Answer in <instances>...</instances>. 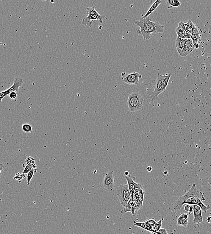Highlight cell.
I'll list each match as a JSON object with an SVG mask.
<instances>
[{
    "mask_svg": "<svg viewBox=\"0 0 211 234\" xmlns=\"http://www.w3.org/2000/svg\"><path fill=\"white\" fill-rule=\"evenodd\" d=\"M193 43H198L201 39V33L200 34H191L190 38Z\"/></svg>",
    "mask_w": 211,
    "mask_h": 234,
    "instance_id": "cell-23",
    "label": "cell"
},
{
    "mask_svg": "<svg viewBox=\"0 0 211 234\" xmlns=\"http://www.w3.org/2000/svg\"><path fill=\"white\" fill-rule=\"evenodd\" d=\"M134 24L140 28L137 30V33L142 36L145 40H149L152 36H157L164 32L163 25L159 22L152 21L148 17L135 21Z\"/></svg>",
    "mask_w": 211,
    "mask_h": 234,
    "instance_id": "cell-1",
    "label": "cell"
},
{
    "mask_svg": "<svg viewBox=\"0 0 211 234\" xmlns=\"http://www.w3.org/2000/svg\"><path fill=\"white\" fill-rule=\"evenodd\" d=\"M156 234H168V232H167V230L165 229V228H161L156 232Z\"/></svg>",
    "mask_w": 211,
    "mask_h": 234,
    "instance_id": "cell-30",
    "label": "cell"
},
{
    "mask_svg": "<svg viewBox=\"0 0 211 234\" xmlns=\"http://www.w3.org/2000/svg\"><path fill=\"white\" fill-rule=\"evenodd\" d=\"M162 3V0H156V1H155L154 3H153V5H152V6H151V7L149 8V9L148 10L146 15H145L144 16H143L142 18H145L148 17L152 13L154 12V11L157 9V8L159 7V6Z\"/></svg>",
    "mask_w": 211,
    "mask_h": 234,
    "instance_id": "cell-14",
    "label": "cell"
},
{
    "mask_svg": "<svg viewBox=\"0 0 211 234\" xmlns=\"http://www.w3.org/2000/svg\"><path fill=\"white\" fill-rule=\"evenodd\" d=\"M25 162L27 165H29V166H33L35 164V160L34 158L30 157V156H29L26 158L25 160Z\"/></svg>",
    "mask_w": 211,
    "mask_h": 234,
    "instance_id": "cell-24",
    "label": "cell"
},
{
    "mask_svg": "<svg viewBox=\"0 0 211 234\" xmlns=\"http://www.w3.org/2000/svg\"><path fill=\"white\" fill-rule=\"evenodd\" d=\"M4 166L2 163H0V174H1V171L3 170V169H4ZM0 181H1V177H0Z\"/></svg>",
    "mask_w": 211,
    "mask_h": 234,
    "instance_id": "cell-31",
    "label": "cell"
},
{
    "mask_svg": "<svg viewBox=\"0 0 211 234\" xmlns=\"http://www.w3.org/2000/svg\"><path fill=\"white\" fill-rule=\"evenodd\" d=\"M190 206L189 205H186L185 206L184 209L185 211H187V212H188L189 210V208H190Z\"/></svg>",
    "mask_w": 211,
    "mask_h": 234,
    "instance_id": "cell-33",
    "label": "cell"
},
{
    "mask_svg": "<svg viewBox=\"0 0 211 234\" xmlns=\"http://www.w3.org/2000/svg\"><path fill=\"white\" fill-rule=\"evenodd\" d=\"M9 97L10 99H12V100H14V99L16 98L17 94L16 92H15V91H13V92L10 93L9 94Z\"/></svg>",
    "mask_w": 211,
    "mask_h": 234,
    "instance_id": "cell-29",
    "label": "cell"
},
{
    "mask_svg": "<svg viewBox=\"0 0 211 234\" xmlns=\"http://www.w3.org/2000/svg\"><path fill=\"white\" fill-rule=\"evenodd\" d=\"M194 25L195 24H194L191 20H189L186 23H184L185 29H186L187 34H188L190 38L191 36L192 30Z\"/></svg>",
    "mask_w": 211,
    "mask_h": 234,
    "instance_id": "cell-18",
    "label": "cell"
},
{
    "mask_svg": "<svg viewBox=\"0 0 211 234\" xmlns=\"http://www.w3.org/2000/svg\"><path fill=\"white\" fill-rule=\"evenodd\" d=\"M191 198H198L201 201H205V198L204 196V193L200 191L197 188L195 184L192 185L190 189L183 196H181L178 198L175 204L174 209L175 210H178L182 208L184 205L185 202L187 199Z\"/></svg>",
    "mask_w": 211,
    "mask_h": 234,
    "instance_id": "cell-3",
    "label": "cell"
},
{
    "mask_svg": "<svg viewBox=\"0 0 211 234\" xmlns=\"http://www.w3.org/2000/svg\"><path fill=\"white\" fill-rule=\"evenodd\" d=\"M156 222H157V221L154 218L148 219L146 220L145 221V223L150 225L152 227H153L156 223Z\"/></svg>",
    "mask_w": 211,
    "mask_h": 234,
    "instance_id": "cell-27",
    "label": "cell"
},
{
    "mask_svg": "<svg viewBox=\"0 0 211 234\" xmlns=\"http://www.w3.org/2000/svg\"><path fill=\"white\" fill-rule=\"evenodd\" d=\"M24 178H25V174H20V173H16L14 177L15 180L18 181H21Z\"/></svg>",
    "mask_w": 211,
    "mask_h": 234,
    "instance_id": "cell-26",
    "label": "cell"
},
{
    "mask_svg": "<svg viewBox=\"0 0 211 234\" xmlns=\"http://www.w3.org/2000/svg\"><path fill=\"white\" fill-rule=\"evenodd\" d=\"M210 219H211V217H208V218L207 219V221H208L209 223H210V222H211Z\"/></svg>",
    "mask_w": 211,
    "mask_h": 234,
    "instance_id": "cell-36",
    "label": "cell"
},
{
    "mask_svg": "<svg viewBox=\"0 0 211 234\" xmlns=\"http://www.w3.org/2000/svg\"><path fill=\"white\" fill-rule=\"evenodd\" d=\"M51 3H53L54 2V0H51Z\"/></svg>",
    "mask_w": 211,
    "mask_h": 234,
    "instance_id": "cell-39",
    "label": "cell"
},
{
    "mask_svg": "<svg viewBox=\"0 0 211 234\" xmlns=\"http://www.w3.org/2000/svg\"><path fill=\"white\" fill-rule=\"evenodd\" d=\"M171 77V74L162 75L158 73L154 90L149 96L151 103L154 102L160 94L165 91Z\"/></svg>",
    "mask_w": 211,
    "mask_h": 234,
    "instance_id": "cell-2",
    "label": "cell"
},
{
    "mask_svg": "<svg viewBox=\"0 0 211 234\" xmlns=\"http://www.w3.org/2000/svg\"><path fill=\"white\" fill-rule=\"evenodd\" d=\"M23 131L25 133H32L33 128L31 125L28 124H24L22 126Z\"/></svg>",
    "mask_w": 211,
    "mask_h": 234,
    "instance_id": "cell-22",
    "label": "cell"
},
{
    "mask_svg": "<svg viewBox=\"0 0 211 234\" xmlns=\"http://www.w3.org/2000/svg\"><path fill=\"white\" fill-rule=\"evenodd\" d=\"M176 34H177V38H181L183 39L187 38L186 36L185 35L184 32H183L178 27H177V28H176Z\"/></svg>",
    "mask_w": 211,
    "mask_h": 234,
    "instance_id": "cell-25",
    "label": "cell"
},
{
    "mask_svg": "<svg viewBox=\"0 0 211 234\" xmlns=\"http://www.w3.org/2000/svg\"><path fill=\"white\" fill-rule=\"evenodd\" d=\"M195 49L194 43L191 38H186L184 48L179 54L182 57L187 56L190 54Z\"/></svg>",
    "mask_w": 211,
    "mask_h": 234,
    "instance_id": "cell-10",
    "label": "cell"
},
{
    "mask_svg": "<svg viewBox=\"0 0 211 234\" xmlns=\"http://www.w3.org/2000/svg\"><path fill=\"white\" fill-rule=\"evenodd\" d=\"M104 188L109 192L113 191L114 189V179L113 171L106 173L103 182Z\"/></svg>",
    "mask_w": 211,
    "mask_h": 234,
    "instance_id": "cell-9",
    "label": "cell"
},
{
    "mask_svg": "<svg viewBox=\"0 0 211 234\" xmlns=\"http://www.w3.org/2000/svg\"><path fill=\"white\" fill-rule=\"evenodd\" d=\"M125 177L127 181V185L131 193V198H132L134 191L139 186L140 184L137 183L135 182L136 178L135 177L132 176L131 175H128L127 176H125Z\"/></svg>",
    "mask_w": 211,
    "mask_h": 234,
    "instance_id": "cell-11",
    "label": "cell"
},
{
    "mask_svg": "<svg viewBox=\"0 0 211 234\" xmlns=\"http://www.w3.org/2000/svg\"><path fill=\"white\" fill-rule=\"evenodd\" d=\"M37 169L32 168L31 170L28 173L27 177V185H29L30 184L31 181L32 180L34 177V174L37 172Z\"/></svg>",
    "mask_w": 211,
    "mask_h": 234,
    "instance_id": "cell-20",
    "label": "cell"
},
{
    "mask_svg": "<svg viewBox=\"0 0 211 234\" xmlns=\"http://www.w3.org/2000/svg\"><path fill=\"white\" fill-rule=\"evenodd\" d=\"M186 39L181 38H176V47L178 53L180 54L181 51L182 50L184 46Z\"/></svg>",
    "mask_w": 211,
    "mask_h": 234,
    "instance_id": "cell-16",
    "label": "cell"
},
{
    "mask_svg": "<svg viewBox=\"0 0 211 234\" xmlns=\"http://www.w3.org/2000/svg\"><path fill=\"white\" fill-rule=\"evenodd\" d=\"M88 12L87 16L83 18H82V24L83 25L87 27H91V24L94 21H98L101 24H103V20L106 17L104 15H100L95 9V7H87L86 8Z\"/></svg>",
    "mask_w": 211,
    "mask_h": 234,
    "instance_id": "cell-5",
    "label": "cell"
},
{
    "mask_svg": "<svg viewBox=\"0 0 211 234\" xmlns=\"http://www.w3.org/2000/svg\"><path fill=\"white\" fill-rule=\"evenodd\" d=\"M194 213V220L193 223L194 224H199L203 222V219L202 216V210L200 207L197 205H194L193 209Z\"/></svg>",
    "mask_w": 211,
    "mask_h": 234,
    "instance_id": "cell-12",
    "label": "cell"
},
{
    "mask_svg": "<svg viewBox=\"0 0 211 234\" xmlns=\"http://www.w3.org/2000/svg\"><path fill=\"white\" fill-rule=\"evenodd\" d=\"M144 98L137 91H134L128 96L127 106L131 112H135L142 109Z\"/></svg>",
    "mask_w": 211,
    "mask_h": 234,
    "instance_id": "cell-4",
    "label": "cell"
},
{
    "mask_svg": "<svg viewBox=\"0 0 211 234\" xmlns=\"http://www.w3.org/2000/svg\"><path fill=\"white\" fill-rule=\"evenodd\" d=\"M133 224L134 226L136 227H139L145 230L146 231H148V232H151V233H153V230H152V227L149 224L144 222H138L137 221H134L133 222Z\"/></svg>",
    "mask_w": 211,
    "mask_h": 234,
    "instance_id": "cell-15",
    "label": "cell"
},
{
    "mask_svg": "<svg viewBox=\"0 0 211 234\" xmlns=\"http://www.w3.org/2000/svg\"><path fill=\"white\" fill-rule=\"evenodd\" d=\"M193 206H190V208H189V214H191V213L193 212Z\"/></svg>",
    "mask_w": 211,
    "mask_h": 234,
    "instance_id": "cell-32",
    "label": "cell"
},
{
    "mask_svg": "<svg viewBox=\"0 0 211 234\" xmlns=\"http://www.w3.org/2000/svg\"><path fill=\"white\" fill-rule=\"evenodd\" d=\"M142 77V75L137 72H134L130 74L123 73L122 74V79L125 83L128 85H137L139 82V79Z\"/></svg>",
    "mask_w": 211,
    "mask_h": 234,
    "instance_id": "cell-7",
    "label": "cell"
},
{
    "mask_svg": "<svg viewBox=\"0 0 211 234\" xmlns=\"http://www.w3.org/2000/svg\"><path fill=\"white\" fill-rule=\"evenodd\" d=\"M185 204L190 205H197L200 207L202 211L206 213L207 210L210 208V206H206L203 204L201 200L198 198H194L186 201Z\"/></svg>",
    "mask_w": 211,
    "mask_h": 234,
    "instance_id": "cell-13",
    "label": "cell"
},
{
    "mask_svg": "<svg viewBox=\"0 0 211 234\" xmlns=\"http://www.w3.org/2000/svg\"><path fill=\"white\" fill-rule=\"evenodd\" d=\"M117 194L122 206L125 207L131 198L127 185H120L117 190Z\"/></svg>",
    "mask_w": 211,
    "mask_h": 234,
    "instance_id": "cell-6",
    "label": "cell"
},
{
    "mask_svg": "<svg viewBox=\"0 0 211 234\" xmlns=\"http://www.w3.org/2000/svg\"><path fill=\"white\" fill-rule=\"evenodd\" d=\"M32 166H29V165H26L25 166V168H24V170L23 171L22 174H28L31 170L32 169Z\"/></svg>",
    "mask_w": 211,
    "mask_h": 234,
    "instance_id": "cell-28",
    "label": "cell"
},
{
    "mask_svg": "<svg viewBox=\"0 0 211 234\" xmlns=\"http://www.w3.org/2000/svg\"><path fill=\"white\" fill-rule=\"evenodd\" d=\"M181 3L179 0H167L166 5L168 9L177 8L181 7Z\"/></svg>",
    "mask_w": 211,
    "mask_h": 234,
    "instance_id": "cell-17",
    "label": "cell"
},
{
    "mask_svg": "<svg viewBox=\"0 0 211 234\" xmlns=\"http://www.w3.org/2000/svg\"><path fill=\"white\" fill-rule=\"evenodd\" d=\"M44 1H46V0H44Z\"/></svg>",
    "mask_w": 211,
    "mask_h": 234,
    "instance_id": "cell-40",
    "label": "cell"
},
{
    "mask_svg": "<svg viewBox=\"0 0 211 234\" xmlns=\"http://www.w3.org/2000/svg\"><path fill=\"white\" fill-rule=\"evenodd\" d=\"M162 224V220L156 222V223L152 227V230L153 231L152 234H156V232L161 228Z\"/></svg>",
    "mask_w": 211,
    "mask_h": 234,
    "instance_id": "cell-21",
    "label": "cell"
},
{
    "mask_svg": "<svg viewBox=\"0 0 211 234\" xmlns=\"http://www.w3.org/2000/svg\"><path fill=\"white\" fill-rule=\"evenodd\" d=\"M194 47L195 49H198L199 47V43H194Z\"/></svg>",
    "mask_w": 211,
    "mask_h": 234,
    "instance_id": "cell-35",
    "label": "cell"
},
{
    "mask_svg": "<svg viewBox=\"0 0 211 234\" xmlns=\"http://www.w3.org/2000/svg\"><path fill=\"white\" fill-rule=\"evenodd\" d=\"M189 224L188 219H185L184 217V213L182 214L176 220V224L178 226H183L186 227Z\"/></svg>",
    "mask_w": 211,
    "mask_h": 234,
    "instance_id": "cell-19",
    "label": "cell"
},
{
    "mask_svg": "<svg viewBox=\"0 0 211 234\" xmlns=\"http://www.w3.org/2000/svg\"><path fill=\"white\" fill-rule=\"evenodd\" d=\"M152 170H153V169H152V167H151V166H148V167H147V171H149V172H151Z\"/></svg>",
    "mask_w": 211,
    "mask_h": 234,
    "instance_id": "cell-34",
    "label": "cell"
},
{
    "mask_svg": "<svg viewBox=\"0 0 211 234\" xmlns=\"http://www.w3.org/2000/svg\"><path fill=\"white\" fill-rule=\"evenodd\" d=\"M124 174L125 176H127V175H129V172L127 171H125V172H124Z\"/></svg>",
    "mask_w": 211,
    "mask_h": 234,
    "instance_id": "cell-38",
    "label": "cell"
},
{
    "mask_svg": "<svg viewBox=\"0 0 211 234\" xmlns=\"http://www.w3.org/2000/svg\"><path fill=\"white\" fill-rule=\"evenodd\" d=\"M163 172H164V173H165V174H164H164H163V176H164L165 177V174H167V175H168V171H163Z\"/></svg>",
    "mask_w": 211,
    "mask_h": 234,
    "instance_id": "cell-37",
    "label": "cell"
},
{
    "mask_svg": "<svg viewBox=\"0 0 211 234\" xmlns=\"http://www.w3.org/2000/svg\"><path fill=\"white\" fill-rule=\"evenodd\" d=\"M24 83V80L20 77H16L14 80V83L11 87L5 91L0 92V103L1 102L2 99L5 98L6 96L13 91L18 92V89L22 86Z\"/></svg>",
    "mask_w": 211,
    "mask_h": 234,
    "instance_id": "cell-8",
    "label": "cell"
}]
</instances>
